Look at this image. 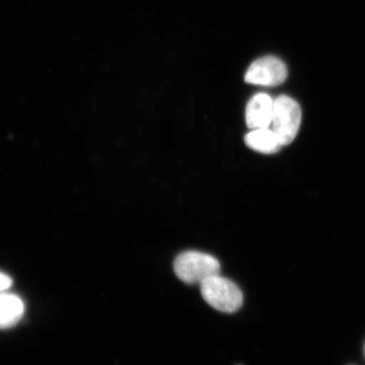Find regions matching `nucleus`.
Instances as JSON below:
<instances>
[{"label":"nucleus","mask_w":365,"mask_h":365,"mask_svg":"<svg viewBox=\"0 0 365 365\" xmlns=\"http://www.w3.org/2000/svg\"><path fill=\"white\" fill-rule=\"evenodd\" d=\"M201 294L209 306L222 313L232 314L242 306V290L235 283L220 274L200 283Z\"/></svg>","instance_id":"nucleus-1"},{"label":"nucleus","mask_w":365,"mask_h":365,"mask_svg":"<svg viewBox=\"0 0 365 365\" xmlns=\"http://www.w3.org/2000/svg\"><path fill=\"white\" fill-rule=\"evenodd\" d=\"M174 270L177 277L182 282L194 284L220 274V264L211 255L189 251L177 257Z\"/></svg>","instance_id":"nucleus-2"},{"label":"nucleus","mask_w":365,"mask_h":365,"mask_svg":"<svg viewBox=\"0 0 365 365\" xmlns=\"http://www.w3.org/2000/svg\"><path fill=\"white\" fill-rule=\"evenodd\" d=\"M302 122V110L294 98L281 96L274 101L272 130L275 132L281 145L292 143L299 133Z\"/></svg>","instance_id":"nucleus-3"},{"label":"nucleus","mask_w":365,"mask_h":365,"mask_svg":"<svg viewBox=\"0 0 365 365\" xmlns=\"http://www.w3.org/2000/svg\"><path fill=\"white\" fill-rule=\"evenodd\" d=\"M287 78V66L276 57H263L250 66L245 76L246 83L263 86H276Z\"/></svg>","instance_id":"nucleus-4"},{"label":"nucleus","mask_w":365,"mask_h":365,"mask_svg":"<svg viewBox=\"0 0 365 365\" xmlns=\"http://www.w3.org/2000/svg\"><path fill=\"white\" fill-rule=\"evenodd\" d=\"M274 101L266 93H258L250 100L246 122L250 129L268 128L272 123Z\"/></svg>","instance_id":"nucleus-5"},{"label":"nucleus","mask_w":365,"mask_h":365,"mask_svg":"<svg viewBox=\"0 0 365 365\" xmlns=\"http://www.w3.org/2000/svg\"><path fill=\"white\" fill-rule=\"evenodd\" d=\"M25 313L23 300L16 294H0V329L11 328Z\"/></svg>","instance_id":"nucleus-6"},{"label":"nucleus","mask_w":365,"mask_h":365,"mask_svg":"<svg viewBox=\"0 0 365 365\" xmlns=\"http://www.w3.org/2000/svg\"><path fill=\"white\" fill-rule=\"evenodd\" d=\"M245 143L252 150L266 155L277 153L282 148L275 132L272 129H269V127L254 129L245 137Z\"/></svg>","instance_id":"nucleus-7"},{"label":"nucleus","mask_w":365,"mask_h":365,"mask_svg":"<svg viewBox=\"0 0 365 365\" xmlns=\"http://www.w3.org/2000/svg\"><path fill=\"white\" fill-rule=\"evenodd\" d=\"M13 284L11 277L6 274L0 272V292H6Z\"/></svg>","instance_id":"nucleus-8"},{"label":"nucleus","mask_w":365,"mask_h":365,"mask_svg":"<svg viewBox=\"0 0 365 365\" xmlns=\"http://www.w3.org/2000/svg\"><path fill=\"white\" fill-rule=\"evenodd\" d=\"M364 354H365V349H364Z\"/></svg>","instance_id":"nucleus-9"}]
</instances>
